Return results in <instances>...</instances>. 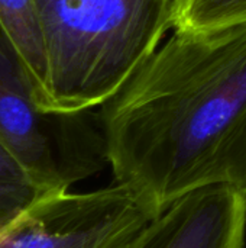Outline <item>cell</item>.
Listing matches in <instances>:
<instances>
[{"mask_svg": "<svg viewBox=\"0 0 246 248\" xmlns=\"http://www.w3.org/2000/svg\"><path fill=\"white\" fill-rule=\"evenodd\" d=\"M0 140L49 190L70 187L107 166L93 110L61 115L36 105L29 71L0 23Z\"/></svg>", "mask_w": 246, "mask_h": 248, "instance_id": "cell-3", "label": "cell"}, {"mask_svg": "<svg viewBox=\"0 0 246 248\" xmlns=\"http://www.w3.org/2000/svg\"><path fill=\"white\" fill-rule=\"evenodd\" d=\"M246 23V0H174V31H216Z\"/></svg>", "mask_w": 246, "mask_h": 248, "instance_id": "cell-8", "label": "cell"}, {"mask_svg": "<svg viewBox=\"0 0 246 248\" xmlns=\"http://www.w3.org/2000/svg\"><path fill=\"white\" fill-rule=\"evenodd\" d=\"M49 193L54 190L45 187L0 140V231Z\"/></svg>", "mask_w": 246, "mask_h": 248, "instance_id": "cell-7", "label": "cell"}, {"mask_svg": "<svg viewBox=\"0 0 246 248\" xmlns=\"http://www.w3.org/2000/svg\"><path fill=\"white\" fill-rule=\"evenodd\" d=\"M0 23L20 54L35 86V96L45 80V46L33 0H0Z\"/></svg>", "mask_w": 246, "mask_h": 248, "instance_id": "cell-6", "label": "cell"}, {"mask_svg": "<svg viewBox=\"0 0 246 248\" xmlns=\"http://www.w3.org/2000/svg\"><path fill=\"white\" fill-rule=\"evenodd\" d=\"M45 46L36 105L81 113L112 99L173 29L174 0H33Z\"/></svg>", "mask_w": 246, "mask_h": 248, "instance_id": "cell-2", "label": "cell"}, {"mask_svg": "<svg viewBox=\"0 0 246 248\" xmlns=\"http://www.w3.org/2000/svg\"><path fill=\"white\" fill-rule=\"evenodd\" d=\"M246 195L226 185L193 190L162 211L132 248H244Z\"/></svg>", "mask_w": 246, "mask_h": 248, "instance_id": "cell-5", "label": "cell"}, {"mask_svg": "<svg viewBox=\"0 0 246 248\" xmlns=\"http://www.w3.org/2000/svg\"><path fill=\"white\" fill-rule=\"evenodd\" d=\"M157 215L126 186L54 192L0 231V248H132Z\"/></svg>", "mask_w": 246, "mask_h": 248, "instance_id": "cell-4", "label": "cell"}, {"mask_svg": "<svg viewBox=\"0 0 246 248\" xmlns=\"http://www.w3.org/2000/svg\"><path fill=\"white\" fill-rule=\"evenodd\" d=\"M100 108L115 183L157 217L202 187L246 195V23L174 31Z\"/></svg>", "mask_w": 246, "mask_h": 248, "instance_id": "cell-1", "label": "cell"}]
</instances>
